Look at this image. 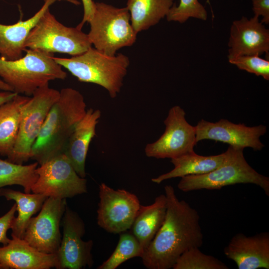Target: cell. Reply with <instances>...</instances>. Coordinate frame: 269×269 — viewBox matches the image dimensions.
I'll list each match as a JSON object with an SVG mask.
<instances>
[{
	"label": "cell",
	"instance_id": "1",
	"mask_svg": "<svg viewBox=\"0 0 269 269\" xmlns=\"http://www.w3.org/2000/svg\"><path fill=\"white\" fill-rule=\"evenodd\" d=\"M166 209L163 222L141 258L148 269L172 268L179 257L192 248L203 243L196 209L185 200H179L171 185L164 187Z\"/></svg>",
	"mask_w": 269,
	"mask_h": 269
},
{
	"label": "cell",
	"instance_id": "2",
	"mask_svg": "<svg viewBox=\"0 0 269 269\" xmlns=\"http://www.w3.org/2000/svg\"><path fill=\"white\" fill-rule=\"evenodd\" d=\"M86 111L84 98L79 91L69 87L61 89L32 146L30 159L40 165L63 153L75 126Z\"/></svg>",
	"mask_w": 269,
	"mask_h": 269
},
{
	"label": "cell",
	"instance_id": "3",
	"mask_svg": "<svg viewBox=\"0 0 269 269\" xmlns=\"http://www.w3.org/2000/svg\"><path fill=\"white\" fill-rule=\"evenodd\" d=\"M53 58L79 81L103 87L112 98L116 97L120 92L130 64L126 55H109L92 47L69 58Z\"/></svg>",
	"mask_w": 269,
	"mask_h": 269
},
{
	"label": "cell",
	"instance_id": "4",
	"mask_svg": "<svg viewBox=\"0 0 269 269\" xmlns=\"http://www.w3.org/2000/svg\"><path fill=\"white\" fill-rule=\"evenodd\" d=\"M21 58L8 60L0 57V77L18 94L31 96L50 81L64 80L67 73L52 53L26 49Z\"/></svg>",
	"mask_w": 269,
	"mask_h": 269
},
{
	"label": "cell",
	"instance_id": "5",
	"mask_svg": "<svg viewBox=\"0 0 269 269\" xmlns=\"http://www.w3.org/2000/svg\"><path fill=\"white\" fill-rule=\"evenodd\" d=\"M244 148L230 145L221 165L213 171L201 175H187L181 177L178 188L184 192L208 189H220L236 184H254L263 189L269 196V178L260 174L246 161Z\"/></svg>",
	"mask_w": 269,
	"mask_h": 269
},
{
	"label": "cell",
	"instance_id": "6",
	"mask_svg": "<svg viewBox=\"0 0 269 269\" xmlns=\"http://www.w3.org/2000/svg\"><path fill=\"white\" fill-rule=\"evenodd\" d=\"M88 34L94 48L109 55H115L120 49L132 46L137 34L130 21L126 7L118 8L103 2H95L93 14L88 21Z\"/></svg>",
	"mask_w": 269,
	"mask_h": 269
},
{
	"label": "cell",
	"instance_id": "7",
	"mask_svg": "<svg viewBox=\"0 0 269 269\" xmlns=\"http://www.w3.org/2000/svg\"><path fill=\"white\" fill-rule=\"evenodd\" d=\"M88 34L81 29L67 27L60 23L47 9L29 33L25 49L53 53L59 52L72 56L80 55L92 47Z\"/></svg>",
	"mask_w": 269,
	"mask_h": 269
},
{
	"label": "cell",
	"instance_id": "8",
	"mask_svg": "<svg viewBox=\"0 0 269 269\" xmlns=\"http://www.w3.org/2000/svg\"><path fill=\"white\" fill-rule=\"evenodd\" d=\"M60 91L49 84L37 89L25 104L21 115L17 139L7 160L23 164L31 158L32 146L53 105L58 100Z\"/></svg>",
	"mask_w": 269,
	"mask_h": 269
},
{
	"label": "cell",
	"instance_id": "9",
	"mask_svg": "<svg viewBox=\"0 0 269 269\" xmlns=\"http://www.w3.org/2000/svg\"><path fill=\"white\" fill-rule=\"evenodd\" d=\"M36 172L38 178L31 188L33 193L66 199L87 192V180L77 173L64 153L40 164Z\"/></svg>",
	"mask_w": 269,
	"mask_h": 269
},
{
	"label": "cell",
	"instance_id": "10",
	"mask_svg": "<svg viewBox=\"0 0 269 269\" xmlns=\"http://www.w3.org/2000/svg\"><path fill=\"white\" fill-rule=\"evenodd\" d=\"M99 191L98 225L113 234L131 229L140 206L137 197L125 189L115 190L104 183L99 185Z\"/></svg>",
	"mask_w": 269,
	"mask_h": 269
},
{
	"label": "cell",
	"instance_id": "11",
	"mask_svg": "<svg viewBox=\"0 0 269 269\" xmlns=\"http://www.w3.org/2000/svg\"><path fill=\"white\" fill-rule=\"evenodd\" d=\"M185 115L179 106L171 108L164 121V132L145 147L147 157L171 159L194 151L197 143L195 130L186 120Z\"/></svg>",
	"mask_w": 269,
	"mask_h": 269
},
{
	"label": "cell",
	"instance_id": "12",
	"mask_svg": "<svg viewBox=\"0 0 269 269\" xmlns=\"http://www.w3.org/2000/svg\"><path fill=\"white\" fill-rule=\"evenodd\" d=\"M67 205L66 199L48 197L37 216L31 217L23 239L39 251L56 254L60 247V226Z\"/></svg>",
	"mask_w": 269,
	"mask_h": 269
},
{
	"label": "cell",
	"instance_id": "13",
	"mask_svg": "<svg viewBox=\"0 0 269 269\" xmlns=\"http://www.w3.org/2000/svg\"><path fill=\"white\" fill-rule=\"evenodd\" d=\"M61 223L63 236L56 254L58 269H81L91 268L94 261L92 254L93 241L83 240L85 223L75 211L66 205Z\"/></svg>",
	"mask_w": 269,
	"mask_h": 269
},
{
	"label": "cell",
	"instance_id": "14",
	"mask_svg": "<svg viewBox=\"0 0 269 269\" xmlns=\"http://www.w3.org/2000/svg\"><path fill=\"white\" fill-rule=\"evenodd\" d=\"M194 128L196 143L202 140L211 139L234 147H251L256 151L261 150L264 147L260 137L267 132V126L263 125L248 127L224 119L214 123L202 119Z\"/></svg>",
	"mask_w": 269,
	"mask_h": 269
},
{
	"label": "cell",
	"instance_id": "15",
	"mask_svg": "<svg viewBox=\"0 0 269 269\" xmlns=\"http://www.w3.org/2000/svg\"><path fill=\"white\" fill-rule=\"evenodd\" d=\"M228 59L239 56L269 55V30L259 22V17L243 16L234 20L230 28Z\"/></svg>",
	"mask_w": 269,
	"mask_h": 269
},
{
	"label": "cell",
	"instance_id": "16",
	"mask_svg": "<svg viewBox=\"0 0 269 269\" xmlns=\"http://www.w3.org/2000/svg\"><path fill=\"white\" fill-rule=\"evenodd\" d=\"M224 253L236 264L239 269H269V233L250 237L238 233L225 247Z\"/></svg>",
	"mask_w": 269,
	"mask_h": 269
},
{
	"label": "cell",
	"instance_id": "17",
	"mask_svg": "<svg viewBox=\"0 0 269 269\" xmlns=\"http://www.w3.org/2000/svg\"><path fill=\"white\" fill-rule=\"evenodd\" d=\"M11 236L10 242L0 247V265L3 269H58L56 254L41 252L24 239Z\"/></svg>",
	"mask_w": 269,
	"mask_h": 269
},
{
	"label": "cell",
	"instance_id": "18",
	"mask_svg": "<svg viewBox=\"0 0 269 269\" xmlns=\"http://www.w3.org/2000/svg\"><path fill=\"white\" fill-rule=\"evenodd\" d=\"M101 115L98 109L87 110L75 126L63 152L77 173L82 178L86 177V157L91 140L96 135V128Z\"/></svg>",
	"mask_w": 269,
	"mask_h": 269
},
{
	"label": "cell",
	"instance_id": "19",
	"mask_svg": "<svg viewBox=\"0 0 269 269\" xmlns=\"http://www.w3.org/2000/svg\"><path fill=\"white\" fill-rule=\"evenodd\" d=\"M61 0L78 3L76 0H44L40 9L28 19L10 25L0 23V57L13 60L23 56L24 43L30 30L51 4Z\"/></svg>",
	"mask_w": 269,
	"mask_h": 269
},
{
	"label": "cell",
	"instance_id": "20",
	"mask_svg": "<svg viewBox=\"0 0 269 269\" xmlns=\"http://www.w3.org/2000/svg\"><path fill=\"white\" fill-rule=\"evenodd\" d=\"M166 209L165 194L157 196L150 205H140L131 228L132 233L136 238L143 251L162 225Z\"/></svg>",
	"mask_w": 269,
	"mask_h": 269
},
{
	"label": "cell",
	"instance_id": "21",
	"mask_svg": "<svg viewBox=\"0 0 269 269\" xmlns=\"http://www.w3.org/2000/svg\"><path fill=\"white\" fill-rule=\"evenodd\" d=\"M226 152L220 154L203 156L196 154L194 151L179 157L171 158L174 168L171 171L153 178L151 181L160 184L162 181L176 177L187 175H201L209 173L222 164Z\"/></svg>",
	"mask_w": 269,
	"mask_h": 269
},
{
	"label": "cell",
	"instance_id": "22",
	"mask_svg": "<svg viewBox=\"0 0 269 269\" xmlns=\"http://www.w3.org/2000/svg\"><path fill=\"white\" fill-rule=\"evenodd\" d=\"M29 96L17 94L0 105V155L7 157L16 142L23 108Z\"/></svg>",
	"mask_w": 269,
	"mask_h": 269
},
{
	"label": "cell",
	"instance_id": "23",
	"mask_svg": "<svg viewBox=\"0 0 269 269\" xmlns=\"http://www.w3.org/2000/svg\"><path fill=\"white\" fill-rule=\"evenodd\" d=\"M0 197H3L8 201H15L18 215L13 220L11 235L21 239L23 237L30 218L40 211L44 202L48 198L41 194L22 193L4 187L0 189Z\"/></svg>",
	"mask_w": 269,
	"mask_h": 269
},
{
	"label": "cell",
	"instance_id": "24",
	"mask_svg": "<svg viewBox=\"0 0 269 269\" xmlns=\"http://www.w3.org/2000/svg\"><path fill=\"white\" fill-rule=\"evenodd\" d=\"M173 0H128L126 7L136 34L157 24L166 17Z\"/></svg>",
	"mask_w": 269,
	"mask_h": 269
},
{
	"label": "cell",
	"instance_id": "25",
	"mask_svg": "<svg viewBox=\"0 0 269 269\" xmlns=\"http://www.w3.org/2000/svg\"><path fill=\"white\" fill-rule=\"evenodd\" d=\"M38 165L36 161L23 165L0 158V189L6 186L18 185L23 188L25 193H30L38 178L36 172Z\"/></svg>",
	"mask_w": 269,
	"mask_h": 269
},
{
	"label": "cell",
	"instance_id": "26",
	"mask_svg": "<svg viewBox=\"0 0 269 269\" xmlns=\"http://www.w3.org/2000/svg\"><path fill=\"white\" fill-rule=\"evenodd\" d=\"M143 252L139 243L132 233L121 234L113 253L97 269H116L126 261L134 257H141Z\"/></svg>",
	"mask_w": 269,
	"mask_h": 269
},
{
	"label": "cell",
	"instance_id": "27",
	"mask_svg": "<svg viewBox=\"0 0 269 269\" xmlns=\"http://www.w3.org/2000/svg\"><path fill=\"white\" fill-rule=\"evenodd\" d=\"M173 269H228L224 263L214 257L202 253L199 248H192L184 252L173 265Z\"/></svg>",
	"mask_w": 269,
	"mask_h": 269
},
{
	"label": "cell",
	"instance_id": "28",
	"mask_svg": "<svg viewBox=\"0 0 269 269\" xmlns=\"http://www.w3.org/2000/svg\"><path fill=\"white\" fill-rule=\"evenodd\" d=\"M166 17L168 21L181 23H184L190 17L206 20L207 12L198 0H180L178 6L173 3Z\"/></svg>",
	"mask_w": 269,
	"mask_h": 269
},
{
	"label": "cell",
	"instance_id": "29",
	"mask_svg": "<svg viewBox=\"0 0 269 269\" xmlns=\"http://www.w3.org/2000/svg\"><path fill=\"white\" fill-rule=\"evenodd\" d=\"M229 63L239 69L269 80V60L261 58L258 55L239 56L228 59Z\"/></svg>",
	"mask_w": 269,
	"mask_h": 269
},
{
	"label": "cell",
	"instance_id": "30",
	"mask_svg": "<svg viewBox=\"0 0 269 269\" xmlns=\"http://www.w3.org/2000/svg\"><path fill=\"white\" fill-rule=\"evenodd\" d=\"M16 210L15 203L5 214L0 217V244L3 246L7 245L10 241L7 236V232L11 229Z\"/></svg>",
	"mask_w": 269,
	"mask_h": 269
},
{
	"label": "cell",
	"instance_id": "31",
	"mask_svg": "<svg viewBox=\"0 0 269 269\" xmlns=\"http://www.w3.org/2000/svg\"><path fill=\"white\" fill-rule=\"evenodd\" d=\"M254 16H262V23H269V0H252Z\"/></svg>",
	"mask_w": 269,
	"mask_h": 269
},
{
	"label": "cell",
	"instance_id": "32",
	"mask_svg": "<svg viewBox=\"0 0 269 269\" xmlns=\"http://www.w3.org/2000/svg\"><path fill=\"white\" fill-rule=\"evenodd\" d=\"M83 8L84 14L82 21L77 26L79 29H82L84 24L86 22H88L92 17L95 7V2L93 0H82Z\"/></svg>",
	"mask_w": 269,
	"mask_h": 269
},
{
	"label": "cell",
	"instance_id": "33",
	"mask_svg": "<svg viewBox=\"0 0 269 269\" xmlns=\"http://www.w3.org/2000/svg\"><path fill=\"white\" fill-rule=\"evenodd\" d=\"M0 269H3L2 267L0 265Z\"/></svg>",
	"mask_w": 269,
	"mask_h": 269
}]
</instances>
